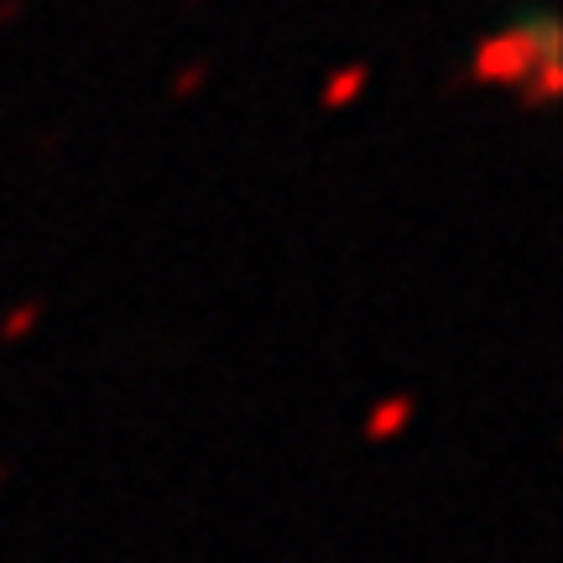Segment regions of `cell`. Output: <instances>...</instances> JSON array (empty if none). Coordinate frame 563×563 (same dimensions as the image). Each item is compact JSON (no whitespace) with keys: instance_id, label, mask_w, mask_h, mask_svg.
I'll list each match as a JSON object with an SVG mask.
<instances>
[{"instance_id":"obj_5","label":"cell","mask_w":563,"mask_h":563,"mask_svg":"<svg viewBox=\"0 0 563 563\" xmlns=\"http://www.w3.org/2000/svg\"><path fill=\"white\" fill-rule=\"evenodd\" d=\"M37 319H42V298H26V302H16L5 319H0V340L5 344H21V340H32V329H37Z\"/></svg>"},{"instance_id":"obj_4","label":"cell","mask_w":563,"mask_h":563,"mask_svg":"<svg viewBox=\"0 0 563 563\" xmlns=\"http://www.w3.org/2000/svg\"><path fill=\"white\" fill-rule=\"evenodd\" d=\"M563 95V68L559 63H543L532 79L517 89V100H522V110H548V104Z\"/></svg>"},{"instance_id":"obj_3","label":"cell","mask_w":563,"mask_h":563,"mask_svg":"<svg viewBox=\"0 0 563 563\" xmlns=\"http://www.w3.org/2000/svg\"><path fill=\"white\" fill-rule=\"evenodd\" d=\"M365 84H371V68H365V63H344V68H334V74L323 79L319 104L323 110H350V104L365 95Z\"/></svg>"},{"instance_id":"obj_7","label":"cell","mask_w":563,"mask_h":563,"mask_svg":"<svg viewBox=\"0 0 563 563\" xmlns=\"http://www.w3.org/2000/svg\"><path fill=\"white\" fill-rule=\"evenodd\" d=\"M0 481H5V464H0Z\"/></svg>"},{"instance_id":"obj_6","label":"cell","mask_w":563,"mask_h":563,"mask_svg":"<svg viewBox=\"0 0 563 563\" xmlns=\"http://www.w3.org/2000/svg\"><path fill=\"white\" fill-rule=\"evenodd\" d=\"M203 79H209V68L203 63H194V68H183L178 79H173V100H194L203 89Z\"/></svg>"},{"instance_id":"obj_2","label":"cell","mask_w":563,"mask_h":563,"mask_svg":"<svg viewBox=\"0 0 563 563\" xmlns=\"http://www.w3.org/2000/svg\"><path fill=\"white\" fill-rule=\"evenodd\" d=\"M412 418H418V402H412L407 391H397V397H382V402L365 412L361 433L371 443H391L397 433H407V428H412Z\"/></svg>"},{"instance_id":"obj_1","label":"cell","mask_w":563,"mask_h":563,"mask_svg":"<svg viewBox=\"0 0 563 563\" xmlns=\"http://www.w3.org/2000/svg\"><path fill=\"white\" fill-rule=\"evenodd\" d=\"M543 63H559V21L548 11L532 21H511V26L475 42L470 79L485 89H522Z\"/></svg>"}]
</instances>
